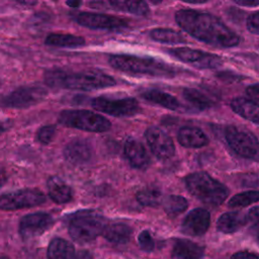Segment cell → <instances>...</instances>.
Instances as JSON below:
<instances>
[{
    "label": "cell",
    "instance_id": "6da1fadb",
    "mask_svg": "<svg viewBox=\"0 0 259 259\" xmlns=\"http://www.w3.org/2000/svg\"><path fill=\"white\" fill-rule=\"evenodd\" d=\"M177 24L192 37L219 48H232L240 36L213 14L192 9H179L175 13Z\"/></svg>",
    "mask_w": 259,
    "mask_h": 259
},
{
    "label": "cell",
    "instance_id": "7a4b0ae2",
    "mask_svg": "<svg viewBox=\"0 0 259 259\" xmlns=\"http://www.w3.org/2000/svg\"><path fill=\"white\" fill-rule=\"evenodd\" d=\"M45 82L51 88L89 91L116 84L115 79L97 70L69 72L64 69L54 68L45 73Z\"/></svg>",
    "mask_w": 259,
    "mask_h": 259
},
{
    "label": "cell",
    "instance_id": "3957f363",
    "mask_svg": "<svg viewBox=\"0 0 259 259\" xmlns=\"http://www.w3.org/2000/svg\"><path fill=\"white\" fill-rule=\"evenodd\" d=\"M188 192L207 206L221 205L229 195V189L205 172H194L184 179Z\"/></svg>",
    "mask_w": 259,
    "mask_h": 259
},
{
    "label": "cell",
    "instance_id": "277c9868",
    "mask_svg": "<svg viewBox=\"0 0 259 259\" xmlns=\"http://www.w3.org/2000/svg\"><path fill=\"white\" fill-rule=\"evenodd\" d=\"M111 67L116 70L132 73L143 74L155 77H173L175 70L163 61L133 55H112L108 59Z\"/></svg>",
    "mask_w": 259,
    "mask_h": 259
},
{
    "label": "cell",
    "instance_id": "5b68a950",
    "mask_svg": "<svg viewBox=\"0 0 259 259\" xmlns=\"http://www.w3.org/2000/svg\"><path fill=\"white\" fill-rule=\"evenodd\" d=\"M104 219L95 211L83 210L75 213L69 224V235L79 244H87L101 235Z\"/></svg>",
    "mask_w": 259,
    "mask_h": 259
},
{
    "label": "cell",
    "instance_id": "8992f818",
    "mask_svg": "<svg viewBox=\"0 0 259 259\" xmlns=\"http://www.w3.org/2000/svg\"><path fill=\"white\" fill-rule=\"evenodd\" d=\"M59 122L68 127L92 133H103L111 127L107 118L86 109L63 110L59 114Z\"/></svg>",
    "mask_w": 259,
    "mask_h": 259
},
{
    "label": "cell",
    "instance_id": "52a82bcc",
    "mask_svg": "<svg viewBox=\"0 0 259 259\" xmlns=\"http://www.w3.org/2000/svg\"><path fill=\"white\" fill-rule=\"evenodd\" d=\"M226 140L238 155L257 161L259 145L257 137L253 133L235 125H230L226 130Z\"/></svg>",
    "mask_w": 259,
    "mask_h": 259
},
{
    "label": "cell",
    "instance_id": "ba28073f",
    "mask_svg": "<svg viewBox=\"0 0 259 259\" xmlns=\"http://www.w3.org/2000/svg\"><path fill=\"white\" fill-rule=\"evenodd\" d=\"M92 107L100 112L115 116H133L140 111V105L134 97L110 98L107 96H98L91 100Z\"/></svg>",
    "mask_w": 259,
    "mask_h": 259
},
{
    "label": "cell",
    "instance_id": "9c48e42d",
    "mask_svg": "<svg viewBox=\"0 0 259 259\" xmlns=\"http://www.w3.org/2000/svg\"><path fill=\"white\" fill-rule=\"evenodd\" d=\"M46 201L45 194L36 188H22L0 195V209L17 210L33 207Z\"/></svg>",
    "mask_w": 259,
    "mask_h": 259
},
{
    "label": "cell",
    "instance_id": "30bf717a",
    "mask_svg": "<svg viewBox=\"0 0 259 259\" xmlns=\"http://www.w3.org/2000/svg\"><path fill=\"white\" fill-rule=\"evenodd\" d=\"M48 92L39 85L22 86L0 98V105L11 108H27L41 102Z\"/></svg>",
    "mask_w": 259,
    "mask_h": 259
},
{
    "label": "cell",
    "instance_id": "8fae6325",
    "mask_svg": "<svg viewBox=\"0 0 259 259\" xmlns=\"http://www.w3.org/2000/svg\"><path fill=\"white\" fill-rule=\"evenodd\" d=\"M168 53L183 63L189 64L198 69H215L222 65L220 56L189 48L169 50Z\"/></svg>",
    "mask_w": 259,
    "mask_h": 259
},
{
    "label": "cell",
    "instance_id": "7c38bea8",
    "mask_svg": "<svg viewBox=\"0 0 259 259\" xmlns=\"http://www.w3.org/2000/svg\"><path fill=\"white\" fill-rule=\"evenodd\" d=\"M76 21L90 29H105V30H116L127 27L128 23L126 20L102 13L93 12H81L76 16Z\"/></svg>",
    "mask_w": 259,
    "mask_h": 259
},
{
    "label": "cell",
    "instance_id": "4fadbf2b",
    "mask_svg": "<svg viewBox=\"0 0 259 259\" xmlns=\"http://www.w3.org/2000/svg\"><path fill=\"white\" fill-rule=\"evenodd\" d=\"M147 143L152 153L160 160H168L175 154V146L172 139L161 128L150 126L145 132Z\"/></svg>",
    "mask_w": 259,
    "mask_h": 259
},
{
    "label": "cell",
    "instance_id": "5bb4252c",
    "mask_svg": "<svg viewBox=\"0 0 259 259\" xmlns=\"http://www.w3.org/2000/svg\"><path fill=\"white\" fill-rule=\"evenodd\" d=\"M54 224V219L47 212H33L24 215L19 222V235L28 240L40 236Z\"/></svg>",
    "mask_w": 259,
    "mask_h": 259
},
{
    "label": "cell",
    "instance_id": "9a60e30c",
    "mask_svg": "<svg viewBox=\"0 0 259 259\" xmlns=\"http://www.w3.org/2000/svg\"><path fill=\"white\" fill-rule=\"evenodd\" d=\"M209 225L210 214L208 210L197 207L186 214L181 225V231L185 235L197 237L205 234Z\"/></svg>",
    "mask_w": 259,
    "mask_h": 259
},
{
    "label": "cell",
    "instance_id": "2e32d148",
    "mask_svg": "<svg viewBox=\"0 0 259 259\" xmlns=\"http://www.w3.org/2000/svg\"><path fill=\"white\" fill-rule=\"evenodd\" d=\"M65 159L73 165L87 164L93 157V149L90 143L83 139H74L64 149Z\"/></svg>",
    "mask_w": 259,
    "mask_h": 259
},
{
    "label": "cell",
    "instance_id": "e0dca14e",
    "mask_svg": "<svg viewBox=\"0 0 259 259\" xmlns=\"http://www.w3.org/2000/svg\"><path fill=\"white\" fill-rule=\"evenodd\" d=\"M123 151L132 167L136 169H146L149 166V154L140 141L134 138H128L124 143Z\"/></svg>",
    "mask_w": 259,
    "mask_h": 259
},
{
    "label": "cell",
    "instance_id": "ac0fdd59",
    "mask_svg": "<svg viewBox=\"0 0 259 259\" xmlns=\"http://www.w3.org/2000/svg\"><path fill=\"white\" fill-rule=\"evenodd\" d=\"M179 144L185 148H201L208 144L207 136L197 126H182L177 134Z\"/></svg>",
    "mask_w": 259,
    "mask_h": 259
},
{
    "label": "cell",
    "instance_id": "d6986e66",
    "mask_svg": "<svg viewBox=\"0 0 259 259\" xmlns=\"http://www.w3.org/2000/svg\"><path fill=\"white\" fill-rule=\"evenodd\" d=\"M203 253V247L200 245L186 239H177L173 244L171 257L172 259H202Z\"/></svg>",
    "mask_w": 259,
    "mask_h": 259
},
{
    "label": "cell",
    "instance_id": "ffe728a7",
    "mask_svg": "<svg viewBox=\"0 0 259 259\" xmlns=\"http://www.w3.org/2000/svg\"><path fill=\"white\" fill-rule=\"evenodd\" d=\"M49 196L53 201L59 204L68 203L73 198V190L59 176H52L47 181Z\"/></svg>",
    "mask_w": 259,
    "mask_h": 259
},
{
    "label": "cell",
    "instance_id": "44dd1931",
    "mask_svg": "<svg viewBox=\"0 0 259 259\" xmlns=\"http://www.w3.org/2000/svg\"><path fill=\"white\" fill-rule=\"evenodd\" d=\"M247 223L248 219L246 213L241 211H229L219 218L217 229L224 234H232L239 231Z\"/></svg>",
    "mask_w": 259,
    "mask_h": 259
},
{
    "label": "cell",
    "instance_id": "7402d4cb",
    "mask_svg": "<svg viewBox=\"0 0 259 259\" xmlns=\"http://www.w3.org/2000/svg\"><path fill=\"white\" fill-rule=\"evenodd\" d=\"M98 4L103 5L101 8L107 7V9H113L116 11H121L124 13H131L135 15H148L150 12L149 5L145 1H108V2H98Z\"/></svg>",
    "mask_w": 259,
    "mask_h": 259
},
{
    "label": "cell",
    "instance_id": "603a6c76",
    "mask_svg": "<svg viewBox=\"0 0 259 259\" xmlns=\"http://www.w3.org/2000/svg\"><path fill=\"white\" fill-rule=\"evenodd\" d=\"M230 106L232 110L241 117L248 119L256 124L258 123L259 110L257 103L245 97H237L231 101Z\"/></svg>",
    "mask_w": 259,
    "mask_h": 259
},
{
    "label": "cell",
    "instance_id": "cb8c5ba5",
    "mask_svg": "<svg viewBox=\"0 0 259 259\" xmlns=\"http://www.w3.org/2000/svg\"><path fill=\"white\" fill-rule=\"evenodd\" d=\"M141 96L154 104H158L170 110H179L181 108L180 102L171 94L158 90V89H147L141 93Z\"/></svg>",
    "mask_w": 259,
    "mask_h": 259
},
{
    "label": "cell",
    "instance_id": "d4e9b609",
    "mask_svg": "<svg viewBox=\"0 0 259 259\" xmlns=\"http://www.w3.org/2000/svg\"><path fill=\"white\" fill-rule=\"evenodd\" d=\"M101 235L110 243L115 245L126 244L132 235V229L122 223L105 225Z\"/></svg>",
    "mask_w": 259,
    "mask_h": 259
},
{
    "label": "cell",
    "instance_id": "484cf974",
    "mask_svg": "<svg viewBox=\"0 0 259 259\" xmlns=\"http://www.w3.org/2000/svg\"><path fill=\"white\" fill-rule=\"evenodd\" d=\"M76 254L74 246L62 239L54 238L48 247V259H73Z\"/></svg>",
    "mask_w": 259,
    "mask_h": 259
},
{
    "label": "cell",
    "instance_id": "4316f807",
    "mask_svg": "<svg viewBox=\"0 0 259 259\" xmlns=\"http://www.w3.org/2000/svg\"><path fill=\"white\" fill-rule=\"evenodd\" d=\"M47 46L59 48H77L85 45V39L82 36L70 33H51L46 37Z\"/></svg>",
    "mask_w": 259,
    "mask_h": 259
},
{
    "label": "cell",
    "instance_id": "83f0119b",
    "mask_svg": "<svg viewBox=\"0 0 259 259\" xmlns=\"http://www.w3.org/2000/svg\"><path fill=\"white\" fill-rule=\"evenodd\" d=\"M150 37L155 41L168 45H178L186 41L180 32L171 28H154L150 31Z\"/></svg>",
    "mask_w": 259,
    "mask_h": 259
},
{
    "label": "cell",
    "instance_id": "f1b7e54d",
    "mask_svg": "<svg viewBox=\"0 0 259 259\" xmlns=\"http://www.w3.org/2000/svg\"><path fill=\"white\" fill-rule=\"evenodd\" d=\"M184 99L197 110H206L213 106L212 101L202 92L194 88H186L183 90Z\"/></svg>",
    "mask_w": 259,
    "mask_h": 259
},
{
    "label": "cell",
    "instance_id": "f546056e",
    "mask_svg": "<svg viewBox=\"0 0 259 259\" xmlns=\"http://www.w3.org/2000/svg\"><path fill=\"white\" fill-rule=\"evenodd\" d=\"M188 206V201L181 195L171 194L164 198L163 207L169 217H176L183 212Z\"/></svg>",
    "mask_w": 259,
    "mask_h": 259
},
{
    "label": "cell",
    "instance_id": "4dcf8cb0",
    "mask_svg": "<svg viewBox=\"0 0 259 259\" xmlns=\"http://www.w3.org/2000/svg\"><path fill=\"white\" fill-rule=\"evenodd\" d=\"M162 198V192L159 188L149 186L141 189L137 193L138 201L145 206H157L160 204Z\"/></svg>",
    "mask_w": 259,
    "mask_h": 259
},
{
    "label": "cell",
    "instance_id": "1f68e13d",
    "mask_svg": "<svg viewBox=\"0 0 259 259\" xmlns=\"http://www.w3.org/2000/svg\"><path fill=\"white\" fill-rule=\"evenodd\" d=\"M258 191L257 190H249L244 191L241 193H238L234 195L228 202V205L230 207H244L247 205H250L254 202L258 201Z\"/></svg>",
    "mask_w": 259,
    "mask_h": 259
},
{
    "label": "cell",
    "instance_id": "d6a6232c",
    "mask_svg": "<svg viewBox=\"0 0 259 259\" xmlns=\"http://www.w3.org/2000/svg\"><path fill=\"white\" fill-rule=\"evenodd\" d=\"M138 242L140 248L145 252H152L155 249V241L150 232L147 230H144L140 233L138 237Z\"/></svg>",
    "mask_w": 259,
    "mask_h": 259
},
{
    "label": "cell",
    "instance_id": "836d02e7",
    "mask_svg": "<svg viewBox=\"0 0 259 259\" xmlns=\"http://www.w3.org/2000/svg\"><path fill=\"white\" fill-rule=\"evenodd\" d=\"M55 134H56V126L49 124V125L41 126L38 130L36 138L39 143H41L44 145H48L53 141Z\"/></svg>",
    "mask_w": 259,
    "mask_h": 259
},
{
    "label": "cell",
    "instance_id": "e575fe53",
    "mask_svg": "<svg viewBox=\"0 0 259 259\" xmlns=\"http://www.w3.org/2000/svg\"><path fill=\"white\" fill-rule=\"evenodd\" d=\"M247 29L254 34H258L259 32V13L257 11L251 13L246 21Z\"/></svg>",
    "mask_w": 259,
    "mask_h": 259
},
{
    "label": "cell",
    "instance_id": "d590c367",
    "mask_svg": "<svg viewBox=\"0 0 259 259\" xmlns=\"http://www.w3.org/2000/svg\"><path fill=\"white\" fill-rule=\"evenodd\" d=\"M258 83H254L251 84L250 86L247 87L246 89V93L247 95L250 97V100H252L253 102L258 104V100H259V94H258Z\"/></svg>",
    "mask_w": 259,
    "mask_h": 259
},
{
    "label": "cell",
    "instance_id": "8d00e7d4",
    "mask_svg": "<svg viewBox=\"0 0 259 259\" xmlns=\"http://www.w3.org/2000/svg\"><path fill=\"white\" fill-rule=\"evenodd\" d=\"M246 214H247L248 223H254L255 225H257V222H258V206L257 205L251 207Z\"/></svg>",
    "mask_w": 259,
    "mask_h": 259
},
{
    "label": "cell",
    "instance_id": "74e56055",
    "mask_svg": "<svg viewBox=\"0 0 259 259\" xmlns=\"http://www.w3.org/2000/svg\"><path fill=\"white\" fill-rule=\"evenodd\" d=\"M231 259H258V256L254 253L242 251V252L235 253Z\"/></svg>",
    "mask_w": 259,
    "mask_h": 259
},
{
    "label": "cell",
    "instance_id": "f35d334b",
    "mask_svg": "<svg viewBox=\"0 0 259 259\" xmlns=\"http://www.w3.org/2000/svg\"><path fill=\"white\" fill-rule=\"evenodd\" d=\"M73 259H93V257L89 251L80 250V251H76V254Z\"/></svg>",
    "mask_w": 259,
    "mask_h": 259
},
{
    "label": "cell",
    "instance_id": "ab89813d",
    "mask_svg": "<svg viewBox=\"0 0 259 259\" xmlns=\"http://www.w3.org/2000/svg\"><path fill=\"white\" fill-rule=\"evenodd\" d=\"M237 5L239 6H244V7H256L259 5V2L258 1H245V0H236L234 1Z\"/></svg>",
    "mask_w": 259,
    "mask_h": 259
},
{
    "label": "cell",
    "instance_id": "60d3db41",
    "mask_svg": "<svg viewBox=\"0 0 259 259\" xmlns=\"http://www.w3.org/2000/svg\"><path fill=\"white\" fill-rule=\"evenodd\" d=\"M66 4L70 7H73V8H78L79 6H81L82 2L81 1H66Z\"/></svg>",
    "mask_w": 259,
    "mask_h": 259
},
{
    "label": "cell",
    "instance_id": "b9f144b4",
    "mask_svg": "<svg viewBox=\"0 0 259 259\" xmlns=\"http://www.w3.org/2000/svg\"><path fill=\"white\" fill-rule=\"evenodd\" d=\"M5 182H6V175H5L4 171L0 169V187H2Z\"/></svg>",
    "mask_w": 259,
    "mask_h": 259
},
{
    "label": "cell",
    "instance_id": "7bdbcfd3",
    "mask_svg": "<svg viewBox=\"0 0 259 259\" xmlns=\"http://www.w3.org/2000/svg\"><path fill=\"white\" fill-rule=\"evenodd\" d=\"M19 4H23V5H35L37 2L35 1H18Z\"/></svg>",
    "mask_w": 259,
    "mask_h": 259
},
{
    "label": "cell",
    "instance_id": "ee69618b",
    "mask_svg": "<svg viewBox=\"0 0 259 259\" xmlns=\"http://www.w3.org/2000/svg\"><path fill=\"white\" fill-rule=\"evenodd\" d=\"M184 2L187 4L194 5V4H203V3H206L207 1H184Z\"/></svg>",
    "mask_w": 259,
    "mask_h": 259
},
{
    "label": "cell",
    "instance_id": "f6af8a7d",
    "mask_svg": "<svg viewBox=\"0 0 259 259\" xmlns=\"http://www.w3.org/2000/svg\"><path fill=\"white\" fill-rule=\"evenodd\" d=\"M3 132H4V126H3V125H2V123L0 122V136L2 135V133H3Z\"/></svg>",
    "mask_w": 259,
    "mask_h": 259
},
{
    "label": "cell",
    "instance_id": "bcb514c9",
    "mask_svg": "<svg viewBox=\"0 0 259 259\" xmlns=\"http://www.w3.org/2000/svg\"><path fill=\"white\" fill-rule=\"evenodd\" d=\"M0 259H8L7 257H4V256H0Z\"/></svg>",
    "mask_w": 259,
    "mask_h": 259
}]
</instances>
